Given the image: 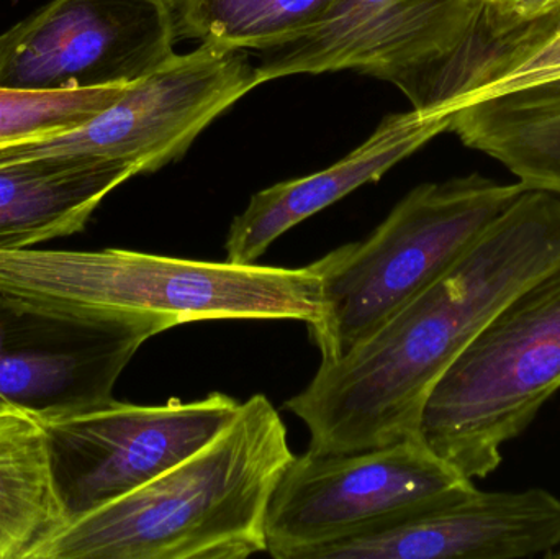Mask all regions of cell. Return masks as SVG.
Wrapping results in <instances>:
<instances>
[{
    "label": "cell",
    "mask_w": 560,
    "mask_h": 559,
    "mask_svg": "<svg viewBox=\"0 0 560 559\" xmlns=\"http://www.w3.org/2000/svg\"><path fill=\"white\" fill-rule=\"evenodd\" d=\"M560 266V197L525 190L427 291L348 353L322 361L285 409L310 452L351 453L418 435L434 384L482 328Z\"/></svg>",
    "instance_id": "obj_1"
},
{
    "label": "cell",
    "mask_w": 560,
    "mask_h": 559,
    "mask_svg": "<svg viewBox=\"0 0 560 559\" xmlns=\"http://www.w3.org/2000/svg\"><path fill=\"white\" fill-rule=\"evenodd\" d=\"M271 400L255 394L212 442L135 491L69 519L30 559H245L293 458Z\"/></svg>",
    "instance_id": "obj_2"
},
{
    "label": "cell",
    "mask_w": 560,
    "mask_h": 559,
    "mask_svg": "<svg viewBox=\"0 0 560 559\" xmlns=\"http://www.w3.org/2000/svg\"><path fill=\"white\" fill-rule=\"evenodd\" d=\"M0 291L56 308L143 312L206 321H300L319 314L312 266L236 265L130 249L0 252Z\"/></svg>",
    "instance_id": "obj_3"
},
{
    "label": "cell",
    "mask_w": 560,
    "mask_h": 559,
    "mask_svg": "<svg viewBox=\"0 0 560 559\" xmlns=\"http://www.w3.org/2000/svg\"><path fill=\"white\" fill-rule=\"evenodd\" d=\"M525 190L477 173L421 184L368 238L313 261L319 314L308 328L322 361L348 353L446 275Z\"/></svg>",
    "instance_id": "obj_4"
},
{
    "label": "cell",
    "mask_w": 560,
    "mask_h": 559,
    "mask_svg": "<svg viewBox=\"0 0 560 559\" xmlns=\"http://www.w3.org/2000/svg\"><path fill=\"white\" fill-rule=\"evenodd\" d=\"M560 389V266L509 302L434 384L418 435L482 479Z\"/></svg>",
    "instance_id": "obj_5"
},
{
    "label": "cell",
    "mask_w": 560,
    "mask_h": 559,
    "mask_svg": "<svg viewBox=\"0 0 560 559\" xmlns=\"http://www.w3.org/2000/svg\"><path fill=\"white\" fill-rule=\"evenodd\" d=\"M476 489L420 435L351 453L293 456L266 517V554L315 551L401 524Z\"/></svg>",
    "instance_id": "obj_6"
},
{
    "label": "cell",
    "mask_w": 560,
    "mask_h": 559,
    "mask_svg": "<svg viewBox=\"0 0 560 559\" xmlns=\"http://www.w3.org/2000/svg\"><path fill=\"white\" fill-rule=\"evenodd\" d=\"M490 7L486 0H338L313 28L258 51V84L295 74L355 71L436 112Z\"/></svg>",
    "instance_id": "obj_7"
},
{
    "label": "cell",
    "mask_w": 560,
    "mask_h": 559,
    "mask_svg": "<svg viewBox=\"0 0 560 559\" xmlns=\"http://www.w3.org/2000/svg\"><path fill=\"white\" fill-rule=\"evenodd\" d=\"M246 49L200 43L135 82L110 107L52 137L0 147V161L74 156L115 161L137 174L179 161L200 133L258 88Z\"/></svg>",
    "instance_id": "obj_8"
},
{
    "label": "cell",
    "mask_w": 560,
    "mask_h": 559,
    "mask_svg": "<svg viewBox=\"0 0 560 559\" xmlns=\"http://www.w3.org/2000/svg\"><path fill=\"white\" fill-rule=\"evenodd\" d=\"M173 327L167 315L48 307L0 291V409L45 420L105 406L138 350Z\"/></svg>",
    "instance_id": "obj_9"
},
{
    "label": "cell",
    "mask_w": 560,
    "mask_h": 559,
    "mask_svg": "<svg viewBox=\"0 0 560 559\" xmlns=\"http://www.w3.org/2000/svg\"><path fill=\"white\" fill-rule=\"evenodd\" d=\"M242 403L222 393L161 406L118 403L39 420L69 519L115 501L212 442Z\"/></svg>",
    "instance_id": "obj_10"
},
{
    "label": "cell",
    "mask_w": 560,
    "mask_h": 559,
    "mask_svg": "<svg viewBox=\"0 0 560 559\" xmlns=\"http://www.w3.org/2000/svg\"><path fill=\"white\" fill-rule=\"evenodd\" d=\"M170 0H51L0 35V88L133 84L176 53Z\"/></svg>",
    "instance_id": "obj_11"
},
{
    "label": "cell",
    "mask_w": 560,
    "mask_h": 559,
    "mask_svg": "<svg viewBox=\"0 0 560 559\" xmlns=\"http://www.w3.org/2000/svg\"><path fill=\"white\" fill-rule=\"evenodd\" d=\"M560 547V499L546 489L469 494L310 559H515Z\"/></svg>",
    "instance_id": "obj_12"
},
{
    "label": "cell",
    "mask_w": 560,
    "mask_h": 559,
    "mask_svg": "<svg viewBox=\"0 0 560 559\" xmlns=\"http://www.w3.org/2000/svg\"><path fill=\"white\" fill-rule=\"evenodd\" d=\"M450 128L444 110L401 112L382 118L374 133L326 170L259 190L235 217L226 236V261L256 265L293 226L381 179L395 164Z\"/></svg>",
    "instance_id": "obj_13"
},
{
    "label": "cell",
    "mask_w": 560,
    "mask_h": 559,
    "mask_svg": "<svg viewBox=\"0 0 560 559\" xmlns=\"http://www.w3.org/2000/svg\"><path fill=\"white\" fill-rule=\"evenodd\" d=\"M138 176L115 161L38 156L0 161V252L82 232L105 197Z\"/></svg>",
    "instance_id": "obj_14"
},
{
    "label": "cell",
    "mask_w": 560,
    "mask_h": 559,
    "mask_svg": "<svg viewBox=\"0 0 560 559\" xmlns=\"http://www.w3.org/2000/svg\"><path fill=\"white\" fill-rule=\"evenodd\" d=\"M447 131L500 161L525 189L560 196V78L456 105Z\"/></svg>",
    "instance_id": "obj_15"
},
{
    "label": "cell",
    "mask_w": 560,
    "mask_h": 559,
    "mask_svg": "<svg viewBox=\"0 0 560 559\" xmlns=\"http://www.w3.org/2000/svg\"><path fill=\"white\" fill-rule=\"evenodd\" d=\"M68 522L42 422L0 409V559H30Z\"/></svg>",
    "instance_id": "obj_16"
},
{
    "label": "cell",
    "mask_w": 560,
    "mask_h": 559,
    "mask_svg": "<svg viewBox=\"0 0 560 559\" xmlns=\"http://www.w3.org/2000/svg\"><path fill=\"white\" fill-rule=\"evenodd\" d=\"M338 0H170L179 39L265 51L322 22Z\"/></svg>",
    "instance_id": "obj_17"
},
{
    "label": "cell",
    "mask_w": 560,
    "mask_h": 559,
    "mask_svg": "<svg viewBox=\"0 0 560 559\" xmlns=\"http://www.w3.org/2000/svg\"><path fill=\"white\" fill-rule=\"evenodd\" d=\"M560 78V12L499 32L482 30L444 110Z\"/></svg>",
    "instance_id": "obj_18"
},
{
    "label": "cell",
    "mask_w": 560,
    "mask_h": 559,
    "mask_svg": "<svg viewBox=\"0 0 560 559\" xmlns=\"http://www.w3.org/2000/svg\"><path fill=\"white\" fill-rule=\"evenodd\" d=\"M130 85L78 91L0 88V147L52 137L79 127L110 107Z\"/></svg>",
    "instance_id": "obj_19"
},
{
    "label": "cell",
    "mask_w": 560,
    "mask_h": 559,
    "mask_svg": "<svg viewBox=\"0 0 560 559\" xmlns=\"http://www.w3.org/2000/svg\"><path fill=\"white\" fill-rule=\"evenodd\" d=\"M560 12V0H506L502 12L489 10V25L492 28L525 25Z\"/></svg>",
    "instance_id": "obj_20"
},
{
    "label": "cell",
    "mask_w": 560,
    "mask_h": 559,
    "mask_svg": "<svg viewBox=\"0 0 560 559\" xmlns=\"http://www.w3.org/2000/svg\"><path fill=\"white\" fill-rule=\"evenodd\" d=\"M486 2L493 13H499L502 12L503 7H505L506 0H486Z\"/></svg>",
    "instance_id": "obj_21"
}]
</instances>
